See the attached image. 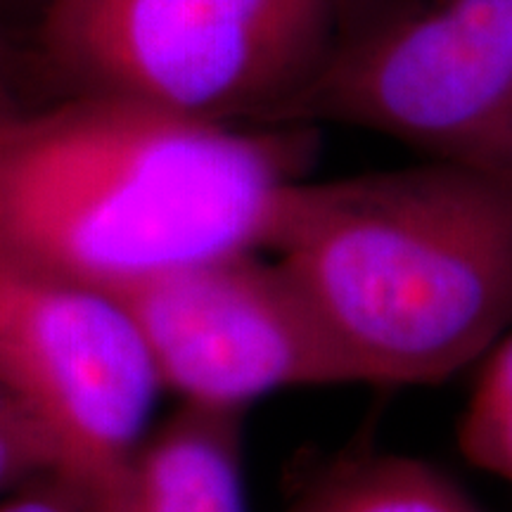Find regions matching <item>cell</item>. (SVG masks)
<instances>
[{
    "label": "cell",
    "mask_w": 512,
    "mask_h": 512,
    "mask_svg": "<svg viewBox=\"0 0 512 512\" xmlns=\"http://www.w3.org/2000/svg\"><path fill=\"white\" fill-rule=\"evenodd\" d=\"M266 254H230L114 292L162 389L183 406L245 415L285 389L361 384L316 306Z\"/></svg>",
    "instance_id": "5b68a950"
},
{
    "label": "cell",
    "mask_w": 512,
    "mask_h": 512,
    "mask_svg": "<svg viewBox=\"0 0 512 512\" xmlns=\"http://www.w3.org/2000/svg\"><path fill=\"white\" fill-rule=\"evenodd\" d=\"M62 467L67 465L53 434L0 380V498Z\"/></svg>",
    "instance_id": "30bf717a"
},
{
    "label": "cell",
    "mask_w": 512,
    "mask_h": 512,
    "mask_svg": "<svg viewBox=\"0 0 512 512\" xmlns=\"http://www.w3.org/2000/svg\"><path fill=\"white\" fill-rule=\"evenodd\" d=\"M309 140L136 102H0V247L62 278L124 292L230 254L268 252Z\"/></svg>",
    "instance_id": "6da1fadb"
},
{
    "label": "cell",
    "mask_w": 512,
    "mask_h": 512,
    "mask_svg": "<svg viewBox=\"0 0 512 512\" xmlns=\"http://www.w3.org/2000/svg\"><path fill=\"white\" fill-rule=\"evenodd\" d=\"M309 121L512 169V0H356L283 126Z\"/></svg>",
    "instance_id": "277c9868"
},
{
    "label": "cell",
    "mask_w": 512,
    "mask_h": 512,
    "mask_svg": "<svg viewBox=\"0 0 512 512\" xmlns=\"http://www.w3.org/2000/svg\"><path fill=\"white\" fill-rule=\"evenodd\" d=\"M356 0H43L38 48L69 95L283 126Z\"/></svg>",
    "instance_id": "3957f363"
},
{
    "label": "cell",
    "mask_w": 512,
    "mask_h": 512,
    "mask_svg": "<svg viewBox=\"0 0 512 512\" xmlns=\"http://www.w3.org/2000/svg\"><path fill=\"white\" fill-rule=\"evenodd\" d=\"M242 415L183 406L152 427L114 489V512H247Z\"/></svg>",
    "instance_id": "52a82bcc"
},
{
    "label": "cell",
    "mask_w": 512,
    "mask_h": 512,
    "mask_svg": "<svg viewBox=\"0 0 512 512\" xmlns=\"http://www.w3.org/2000/svg\"><path fill=\"white\" fill-rule=\"evenodd\" d=\"M458 446L479 470L512 484V332L484 356L460 418Z\"/></svg>",
    "instance_id": "9c48e42d"
},
{
    "label": "cell",
    "mask_w": 512,
    "mask_h": 512,
    "mask_svg": "<svg viewBox=\"0 0 512 512\" xmlns=\"http://www.w3.org/2000/svg\"><path fill=\"white\" fill-rule=\"evenodd\" d=\"M3 102H5V100H3Z\"/></svg>",
    "instance_id": "4fadbf2b"
},
{
    "label": "cell",
    "mask_w": 512,
    "mask_h": 512,
    "mask_svg": "<svg viewBox=\"0 0 512 512\" xmlns=\"http://www.w3.org/2000/svg\"><path fill=\"white\" fill-rule=\"evenodd\" d=\"M0 62H3V46H0ZM0 102H3V95H0Z\"/></svg>",
    "instance_id": "7c38bea8"
},
{
    "label": "cell",
    "mask_w": 512,
    "mask_h": 512,
    "mask_svg": "<svg viewBox=\"0 0 512 512\" xmlns=\"http://www.w3.org/2000/svg\"><path fill=\"white\" fill-rule=\"evenodd\" d=\"M0 380L48 427L67 470L117 484L152 432L155 363L114 292L0 247Z\"/></svg>",
    "instance_id": "8992f818"
},
{
    "label": "cell",
    "mask_w": 512,
    "mask_h": 512,
    "mask_svg": "<svg viewBox=\"0 0 512 512\" xmlns=\"http://www.w3.org/2000/svg\"><path fill=\"white\" fill-rule=\"evenodd\" d=\"M268 254L361 384L444 382L512 332V169L427 159L304 178Z\"/></svg>",
    "instance_id": "7a4b0ae2"
},
{
    "label": "cell",
    "mask_w": 512,
    "mask_h": 512,
    "mask_svg": "<svg viewBox=\"0 0 512 512\" xmlns=\"http://www.w3.org/2000/svg\"><path fill=\"white\" fill-rule=\"evenodd\" d=\"M114 489L62 467L0 498V512H114Z\"/></svg>",
    "instance_id": "8fae6325"
},
{
    "label": "cell",
    "mask_w": 512,
    "mask_h": 512,
    "mask_svg": "<svg viewBox=\"0 0 512 512\" xmlns=\"http://www.w3.org/2000/svg\"><path fill=\"white\" fill-rule=\"evenodd\" d=\"M285 512H484L448 472L403 453L337 460Z\"/></svg>",
    "instance_id": "ba28073f"
}]
</instances>
